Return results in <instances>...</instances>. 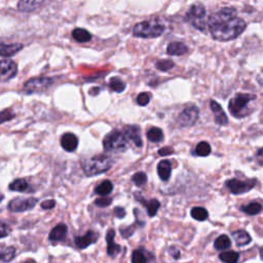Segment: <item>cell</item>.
Masks as SVG:
<instances>
[{"instance_id": "5bb4252c", "label": "cell", "mask_w": 263, "mask_h": 263, "mask_svg": "<svg viewBox=\"0 0 263 263\" xmlns=\"http://www.w3.org/2000/svg\"><path fill=\"white\" fill-rule=\"evenodd\" d=\"M61 146L67 153H73L79 146V138L72 133H66L61 138Z\"/></svg>"}, {"instance_id": "ab89813d", "label": "cell", "mask_w": 263, "mask_h": 263, "mask_svg": "<svg viewBox=\"0 0 263 263\" xmlns=\"http://www.w3.org/2000/svg\"><path fill=\"white\" fill-rule=\"evenodd\" d=\"M150 102V95L148 93H141L137 97V103L140 106H146Z\"/></svg>"}, {"instance_id": "9c48e42d", "label": "cell", "mask_w": 263, "mask_h": 263, "mask_svg": "<svg viewBox=\"0 0 263 263\" xmlns=\"http://www.w3.org/2000/svg\"><path fill=\"white\" fill-rule=\"evenodd\" d=\"M200 111L197 106L186 107L178 117V124L182 128H189L194 126L199 120Z\"/></svg>"}, {"instance_id": "f6af8a7d", "label": "cell", "mask_w": 263, "mask_h": 263, "mask_svg": "<svg viewBox=\"0 0 263 263\" xmlns=\"http://www.w3.org/2000/svg\"><path fill=\"white\" fill-rule=\"evenodd\" d=\"M256 161L260 166H263V148H261L256 155Z\"/></svg>"}, {"instance_id": "9a60e30c", "label": "cell", "mask_w": 263, "mask_h": 263, "mask_svg": "<svg viewBox=\"0 0 263 263\" xmlns=\"http://www.w3.org/2000/svg\"><path fill=\"white\" fill-rule=\"evenodd\" d=\"M116 232L114 230H109L106 235V242H107V254L110 257H117L121 252V246L115 242Z\"/></svg>"}, {"instance_id": "484cf974", "label": "cell", "mask_w": 263, "mask_h": 263, "mask_svg": "<svg viewBox=\"0 0 263 263\" xmlns=\"http://www.w3.org/2000/svg\"><path fill=\"white\" fill-rule=\"evenodd\" d=\"M112 190H114V184H112L111 181H109V180H105L96 187L95 193L99 196L105 197V196H108L112 192Z\"/></svg>"}, {"instance_id": "f35d334b", "label": "cell", "mask_w": 263, "mask_h": 263, "mask_svg": "<svg viewBox=\"0 0 263 263\" xmlns=\"http://www.w3.org/2000/svg\"><path fill=\"white\" fill-rule=\"evenodd\" d=\"M12 232L10 225L4 221H0V239L8 237Z\"/></svg>"}, {"instance_id": "d6a6232c", "label": "cell", "mask_w": 263, "mask_h": 263, "mask_svg": "<svg viewBox=\"0 0 263 263\" xmlns=\"http://www.w3.org/2000/svg\"><path fill=\"white\" fill-rule=\"evenodd\" d=\"M192 216H193L194 219H196L198 221H204L208 218L209 214H208V211L205 208L196 207L192 210Z\"/></svg>"}, {"instance_id": "4dcf8cb0", "label": "cell", "mask_w": 263, "mask_h": 263, "mask_svg": "<svg viewBox=\"0 0 263 263\" xmlns=\"http://www.w3.org/2000/svg\"><path fill=\"white\" fill-rule=\"evenodd\" d=\"M195 154L200 157H208L211 154V146L208 142H201L198 144Z\"/></svg>"}, {"instance_id": "74e56055", "label": "cell", "mask_w": 263, "mask_h": 263, "mask_svg": "<svg viewBox=\"0 0 263 263\" xmlns=\"http://www.w3.org/2000/svg\"><path fill=\"white\" fill-rule=\"evenodd\" d=\"M132 181L134 182L135 185L137 186H142L146 183L147 181V175L144 173V172H139V173H136L133 177H132Z\"/></svg>"}, {"instance_id": "d590c367", "label": "cell", "mask_w": 263, "mask_h": 263, "mask_svg": "<svg viewBox=\"0 0 263 263\" xmlns=\"http://www.w3.org/2000/svg\"><path fill=\"white\" fill-rule=\"evenodd\" d=\"M16 118L15 112L11 109H6L4 111H0V125H3L7 122H11Z\"/></svg>"}, {"instance_id": "e575fe53", "label": "cell", "mask_w": 263, "mask_h": 263, "mask_svg": "<svg viewBox=\"0 0 263 263\" xmlns=\"http://www.w3.org/2000/svg\"><path fill=\"white\" fill-rule=\"evenodd\" d=\"M146 206H147V211H148V215L150 217H154L157 215L160 207H161V204L158 200H152L149 201L148 203H146Z\"/></svg>"}, {"instance_id": "52a82bcc", "label": "cell", "mask_w": 263, "mask_h": 263, "mask_svg": "<svg viewBox=\"0 0 263 263\" xmlns=\"http://www.w3.org/2000/svg\"><path fill=\"white\" fill-rule=\"evenodd\" d=\"M54 85V80L51 78L41 77L31 79L25 83L23 91L27 95L41 94L47 92Z\"/></svg>"}, {"instance_id": "e0dca14e", "label": "cell", "mask_w": 263, "mask_h": 263, "mask_svg": "<svg viewBox=\"0 0 263 263\" xmlns=\"http://www.w3.org/2000/svg\"><path fill=\"white\" fill-rule=\"evenodd\" d=\"M22 44H0V57L11 58L23 50Z\"/></svg>"}, {"instance_id": "277c9868", "label": "cell", "mask_w": 263, "mask_h": 263, "mask_svg": "<svg viewBox=\"0 0 263 263\" xmlns=\"http://www.w3.org/2000/svg\"><path fill=\"white\" fill-rule=\"evenodd\" d=\"M128 141L124 132L114 130L105 136L103 146L107 153H124L128 148Z\"/></svg>"}, {"instance_id": "8fae6325", "label": "cell", "mask_w": 263, "mask_h": 263, "mask_svg": "<svg viewBox=\"0 0 263 263\" xmlns=\"http://www.w3.org/2000/svg\"><path fill=\"white\" fill-rule=\"evenodd\" d=\"M256 185V179L252 180H239V179H231L227 182V186L230 189L231 193L234 195H242L253 190Z\"/></svg>"}, {"instance_id": "1f68e13d", "label": "cell", "mask_w": 263, "mask_h": 263, "mask_svg": "<svg viewBox=\"0 0 263 263\" xmlns=\"http://www.w3.org/2000/svg\"><path fill=\"white\" fill-rule=\"evenodd\" d=\"M150 260L148 258V255H146V252L144 250H136L133 252L132 255V262L134 263H146Z\"/></svg>"}, {"instance_id": "ffe728a7", "label": "cell", "mask_w": 263, "mask_h": 263, "mask_svg": "<svg viewBox=\"0 0 263 263\" xmlns=\"http://www.w3.org/2000/svg\"><path fill=\"white\" fill-rule=\"evenodd\" d=\"M72 37L75 42L85 44L89 43L92 40V34L84 28H75L72 31Z\"/></svg>"}, {"instance_id": "83f0119b", "label": "cell", "mask_w": 263, "mask_h": 263, "mask_svg": "<svg viewBox=\"0 0 263 263\" xmlns=\"http://www.w3.org/2000/svg\"><path fill=\"white\" fill-rule=\"evenodd\" d=\"M147 138L150 142L159 143L164 139V133L160 128H153L147 132Z\"/></svg>"}, {"instance_id": "7bdbcfd3", "label": "cell", "mask_w": 263, "mask_h": 263, "mask_svg": "<svg viewBox=\"0 0 263 263\" xmlns=\"http://www.w3.org/2000/svg\"><path fill=\"white\" fill-rule=\"evenodd\" d=\"M174 154V150L171 147H164L162 149L159 150V155L162 157H166V156H170Z\"/></svg>"}, {"instance_id": "60d3db41", "label": "cell", "mask_w": 263, "mask_h": 263, "mask_svg": "<svg viewBox=\"0 0 263 263\" xmlns=\"http://www.w3.org/2000/svg\"><path fill=\"white\" fill-rule=\"evenodd\" d=\"M111 203H112V199H110V198H100L95 201V205L98 207H101V208L108 207L111 205Z\"/></svg>"}, {"instance_id": "603a6c76", "label": "cell", "mask_w": 263, "mask_h": 263, "mask_svg": "<svg viewBox=\"0 0 263 263\" xmlns=\"http://www.w3.org/2000/svg\"><path fill=\"white\" fill-rule=\"evenodd\" d=\"M9 189L12 192L28 193L30 190V184L26 179H16L9 185Z\"/></svg>"}, {"instance_id": "8992f818", "label": "cell", "mask_w": 263, "mask_h": 263, "mask_svg": "<svg viewBox=\"0 0 263 263\" xmlns=\"http://www.w3.org/2000/svg\"><path fill=\"white\" fill-rule=\"evenodd\" d=\"M256 99V96L251 94H238L236 95L229 104V109L231 114L236 118L246 117L245 110L247 109L248 104Z\"/></svg>"}, {"instance_id": "3957f363", "label": "cell", "mask_w": 263, "mask_h": 263, "mask_svg": "<svg viewBox=\"0 0 263 263\" xmlns=\"http://www.w3.org/2000/svg\"><path fill=\"white\" fill-rule=\"evenodd\" d=\"M112 167V160L108 156L99 155L86 160L83 163V170L88 177L97 176L110 170Z\"/></svg>"}, {"instance_id": "836d02e7", "label": "cell", "mask_w": 263, "mask_h": 263, "mask_svg": "<svg viewBox=\"0 0 263 263\" xmlns=\"http://www.w3.org/2000/svg\"><path fill=\"white\" fill-rule=\"evenodd\" d=\"M261 210H262V206L258 203H251L247 206L242 207V211H244L246 214L252 215V216L257 215L259 212H261Z\"/></svg>"}, {"instance_id": "bcb514c9", "label": "cell", "mask_w": 263, "mask_h": 263, "mask_svg": "<svg viewBox=\"0 0 263 263\" xmlns=\"http://www.w3.org/2000/svg\"><path fill=\"white\" fill-rule=\"evenodd\" d=\"M170 254L174 257V258H179V255H180V252H179V250H177L176 248H174V247H172L171 249H170Z\"/></svg>"}, {"instance_id": "7dc6e473", "label": "cell", "mask_w": 263, "mask_h": 263, "mask_svg": "<svg viewBox=\"0 0 263 263\" xmlns=\"http://www.w3.org/2000/svg\"><path fill=\"white\" fill-rule=\"evenodd\" d=\"M4 199H5V196H4V195H0V203H2V202L4 201Z\"/></svg>"}, {"instance_id": "4316f807", "label": "cell", "mask_w": 263, "mask_h": 263, "mask_svg": "<svg viewBox=\"0 0 263 263\" xmlns=\"http://www.w3.org/2000/svg\"><path fill=\"white\" fill-rule=\"evenodd\" d=\"M231 246H232V241L227 235H222V236L218 237L214 243L215 249L220 250V251L227 250V249L231 248Z\"/></svg>"}, {"instance_id": "d4e9b609", "label": "cell", "mask_w": 263, "mask_h": 263, "mask_svg": "<svg viewBox=\"0 0 263 263\" xmlns=\"http://www.w3.org/2000/svg\"><path fill=\"white\" fill-rule=\"evenodd\" d=\"M233 237L235 238L238 246H246V245L250 244L252 241L250 235L246 231H243V230L233 233Z\"/></svg>"}, {"instance_id": "8d00e7d4", "label": "cell", "mask_w": 263, "mask_h": 263, "mask_svg": "<svg viewBox=\"0 0 263 263\" xmlns=\"http://www.w3.org/2000/svg\"><path fill=\"white\" fill-rule=\"evenodd\" d=\"M156 66L161 71H169L170 69H172L175 66V64L171 60H161V61L157 62Z\"/></svg>"}, {"instance_id": "2e32d148", "label": "cell", "mask_w": 263, "mask_h": 263, "mask_svg": "<svg viewBox=\"0 0 263 263\" xmlns=\"http://www.w3.org/2000/svg\"><path fill=\"white\" fill-rule=\"evenodd\" d=\"M210 106H211V109H212L214 117H215V123L219 126L228 125L229 119H228L227 115H225V112L222 109V107L220 106V104H218L215 101H211Z\"/></svg>"}, {"instance_id": "7a4b0ae2", "label": "cell", "mask_w": 263, "mask_h": 263, "mask_svg": "<svg viewBox=\"0 0 263 263\" xmlns=\"http://www.w3.org/2000/svg\"><path fill=\"white\" fill-rule=\"evenodd\" d=\"M166 30L165 25L157 19H152L140 22L133 28V34L141 39H157L164 34Z\"/></svg>"}, {"instance_id": "5b68a950", "label": "cell", "mask_w": 263, "mask_h": 263, "mask_svg": "<svg viewBox=\"0 0 263 263\" xmlns=\"http://www.w3.org/2000/svg\"><path fill=\"white\" fill-rule=\"evenodd\" d=\"M186 22H189L196 29L205 32L208 28L207 11L204 5L195 4L193 5L185 16Z\"/></svg>"}, {"instance_id": "f1b7e54d", "label": "cell", "mask_w": 263, "mask_h": 263, "mask_svg": "<svg viewBox=\"0 0 263 263\" xmlns=\"http://www.w3.org/2000/svg\"><path fill=\"white\" fill-rule=\"evenodd\" d=\"M219 258L221 261L223 262H228V263H236L239 261L240 259V255L238 252L235 251H227V252H222L219 255Z\"/></svg>"}, {"instance_id": "f546056e", "label": "cell", "mask_w": 263, "mask_h": 263, "mask_svg": "<svg viewBox=\"0 0 263 263\" xmlns=\"http://www.w3.org/2000/svg\"><path fill=\"white\" fill-rule=\"evenodd\" d=\"M109 88L116 93H123L126 90L127 86L119 78H112L109 82Z\"/></svg>"}, {"instance_id": "7c38bea8", "label": "cell", "mask_w": 263, "mask_h": 263, "mask_svg": "<svg viewBox=\"0 0 263 263\" xmlns=\"http://www.w3.org/2000/svg\"><path fill=\"white\" fill-rule=\"evenodd\" d=\"M46 0H19L18 11L21 13H32L41 9Z\"/></svg>"}, {"instance_id": "ee69618b", "label": "cell", "mask_w": 263, "mask_h": 263, "mask_svg": "<svg viewBox=\"0 0 263 263\" xmlns=\"http://www.w3.org/2000/svg\"><path fill=\"white\" fill-rule=\"evenodd\" d=\"M115 214L118 218H124L126 216V210L122 207H118L115 209Z\"/></svg>"}, {"instance_id": "cb8c5ba5", "label": "cell", "mask_w": 263, "mask_h": 263, "mask_svg": "<svg viewBox=\"0 0 263 263\" xmlns=\"http://www.w3.org/2000/svg\"><path fill=\"white\" fill-rule=\"evenodd\" d=\"M187 52V47L183 43H171L167 48V53L170 56H182Z\"/></svg>"}, {"instance_id": "d6986e66", "label": "cell", "mask_w": 263, "mask_h": 263, "mask_svg": "<svg viewBox=\"0 0 263 263\" xmlns=\"http://www.w3.org/2000/svg\"><path fill=\"white\" fill-rule=\"evenodd\" d=\"M66 235H67V227L64 223H60L52 230V232L50 233L49 239L53 243H57V242L63 241L64 238L66 237Z\"/></svg>"}, {"instance_id": "30bf717a", "label": "cell", "mask_w": 263, "mask_h": 263, "mask_svg": "<svg viewBox=\"0 0 263 263\" xmlns=\"http://www.w3.org/2000/svg\"><path fill=\"white\" fill-rule=\"evenodd\" d=\"M37 203L39 200L35 198H16L9 203L8 208L12 212L22 213L34 209Z\"/></svg>"}, {"instance_id": "6da1fadb", "label": "cell", "mask_w": 263, "mask_h": 263, "mask_svg": "<svg viewBox=\"0 0 263 263\" xmlns=\"http://www.w3.org/2000/svg\"><path fill=\"white\" fill-rule=\"evenodd\" d=\"M246 22L237 16L234 8L225 7L212 14L208 19V29L218 42L236 40L246 29Z\"/></svg>"}, {"instance_id": "ac0fdd59", "label": "cell", "mask_w": 263, "mask_h": 263, "mask_svg": "<svg viewBox=\"0 0 263 263\" xmlns=\"http://www.w3.org/2000/svg\"><path fill=\"white\" fill-rule=\"evenodd\" d=\"M125 135L128 140H131L135 143L137 147H142L143 142L141 138V132L140 128L137 126H128L125 128Z\"/></svg>"}, {"instance_id": "ba28073f", "label": "cell", "mask_w": 263, "mask_h": 263, "mask_svg": "<svg viewBox=\"0 0 263 263\" xmlns=\"http://www.w3.org/2000/svg\"><path fill=\"white\" fill-rule=\"evenodd\" d=\"M18 74V65L12 59L0 61V83H8Z\"/></svg>"}, {"instance_id": "44dd1931", "label": "cell", "mask_w": 263, "mask_h": 263, "mask_svg": "<svg viewBox=\"0 0 263 263\" xmlns=\"http://www.w3.org/2000/svg\"><path fill=\"white\" fill-rule=\"evenodd\" d=\"M17 254V250L15 247L12 246H0V261L3 262H10L15 259Z\"/></svg>"}, {"instance_id": "4fadbf2b", "label": "cell", "mask_w": 263, "mask_h": 263, "mask_svg": "<svg viewBox=\"0 0 263 263\" xmlns=\"http://www.w3.org/2000/svg\"><path fill=\"white\" fill-rule=\"evenodd\" d=\"M99 234L89 231L85 236L75 238V245L79 249H87L89 246L95 244L98 241Z\"/></svg>"}, {"instance_id": "b9f144b4", "label": "cell", "mask_w": 263, "mask_h": 263, "mask_svg": "<svg viewBox=\"0 0 263 263\" xmlns=\"http://www.w3.org/2000/svg\"><path fill=\"white\" fill-rule=\"evenodd\" d=\"M55 206H56V201H54V200H48V201H45L42 203V208L44 210L53 209V208H55Z\"/></svg>"}, {"instance_id": "7402d4cb", "label": "cell", "mask_w": 263, "mask_h": 263, "mask_svg": "<svg viewBox=\"0 0 263 263\" xmlns=\"http://www.w3.org/2000/svg\"><path fill=\"white\" fill-rule=\"evenodd\" d=\"M158 173L160 178L163 181H168L171 177V173H172V165L168 160H164L162 161L159 165H158Z\"/></svg>"}]
</instances>
